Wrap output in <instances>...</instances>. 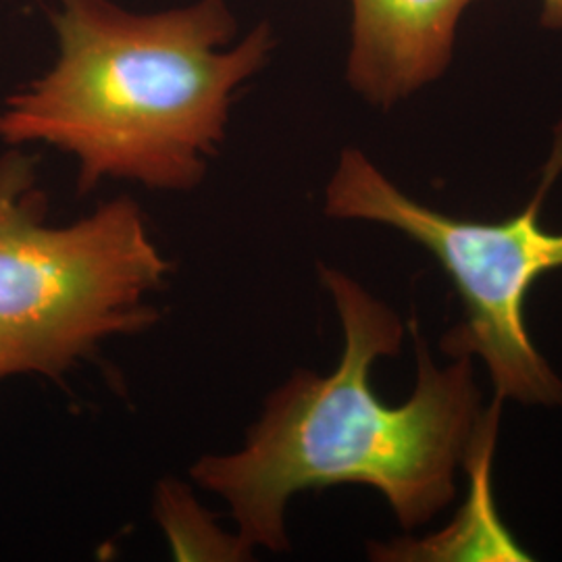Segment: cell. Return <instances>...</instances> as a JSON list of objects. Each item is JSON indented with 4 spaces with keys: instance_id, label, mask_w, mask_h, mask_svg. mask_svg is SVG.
Returning <instances> with one entry per match:
<instances>
[{
    "instance_id": "obj_1",
    "label": "cell",
    "mask_w": 562,
    "mask_h": 562,
    "mask_svg": "<svg viewBox=\"0 0 562 562\" xmlns=\"http://www.w3.org/2000/svg\"><path fill=\"white\" fill-rule=\"evenodd\" d=\"M319 278L340 317L344 348L329 375L299 369L265 402L240 450L206 454L192 480L229 504L238 533L283 552L288 503L306 490L344 483L382 494L404 529L440 515L457 496V473L498 425L503 401L483 408L473 359L440 367L413 323L417 383L390 406L371 385L373 362L396 357L401 317L359 281L329 265Z\"/></svg>"
},
{
    "instance_id": "obj_2",
    "label": "cell",
    "mask_w": 562,
    "mask_h": 562,
    "mask_svg": "<svg viewBox=\"0 0 562 562\" xmlns=\"http://www.w3.org/2000/svg\"><path fill=\"white\" fill-rule=\"evenodd\" d=\"M57 57L0 106V140L78 161V190L102 180L190 192L225 140L241 86L276 48L269 23L244 41L225 0L136 13L113 0H59Z\"/></svg>"
},
{
    "instance_id": "obj_3",
    "label": "cell",
    "mask_w": 562,
    "mask_h": 562,
    "mask_svg": "<svg viewBox=\"0 0 562 562\" xmlns=\"http://www.w3.org/2000/svg\"><path fill=\"white\" fill-rule=\"evenodd\" d=\"M36 159L0 157V382H60L117 336L159 322L153 296L171 265L140 204L120 196L67 225L48 223Z\"/></svg>"
},
{
    "instance_id": "obj_4",
    "label": "cell",
    "mask_w": 562,
    "mask_h": 562,
    "mask_svg": "<svg viewBox=\"0 0 562 562\" xmlns=\"http://www.w3.org/2000/svg\"><path fill=\"white\" fill-rule=\"evenodd\" d=\"M562 173V121L542 181L521 213L501 222L457 220L404 194L362 150H341L325 188V215L387 225L442 265L462 304V319L442 338L448 357H480L496 396L525 406H562V380L536 348L525 322L533 283L562 269V232L540 222Z\"/></svg>"
},
{
    "instance_id": "obj_5",
    "label": "cell",
    "mask_w": 562,
    "mask_h": 562,
    "mask_svg": "<svg viewBox=\"0 0 562 562\" xmlns=\"http://www.w3.org/2000/svg\"><path fill=\"white\" fill-rule=\"evenodd\" d=\"M477 0H350L348 86L378 109L417 94L450 67L464 11Z\"/></svg>"
},
{
    "instance_id": "obj_6",
    "label": "cell",
    "mask_w": 562,
    "mask_h": 562,
    "mask_svg": "<svg viewBox=\"0 0 562 562\" xmlns=\"http://www.w3.org/2000/svg\"><path fill=\"white\" fill-rule=\"evenodd\" d=\"M155 513L180 561H248L255 550L240 533H223L183 483L159 485Z\"/></svg>"
},
{
    "instance_id": "obj_7",
    "label": "cell",
    "mask_w": 562,
    "mask_h": 562,
    "mask_svg": "<svg viewBox=\"0 0 562 562\" xmlns=\"http://www.w3.org/2000/svg\"><path fill=\"white\" fill-rule=\"evenodd\" d=\"M542 25L548 30H562V0H542Z\"/></svg>"
}]
</instances>
